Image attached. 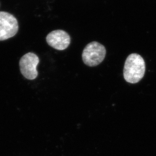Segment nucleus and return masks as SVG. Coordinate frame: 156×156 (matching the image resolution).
I'll list each match as a JSON object with an SVG mask.
<instances>
[{
    "label": "nucleus",
    "mask_w": 156,
    "mask_h": 156,
    "mask_svg": "<svg viewBox=\"0 0 156 156\" xmlns=\"http://www.w3.org/2000/svg\"><path fill=\"white\" fill-rule=\"evenodd\" d=\"M146 63L140 54L132 53L126 58L123 69V76L126 82L135 84L144 76Z\"/></svg>",
    "instance_id": "f257e3e1"
},
{
    "label": "nucleus",
    "mask_w": 156,
    "mask_h": 156,
    "mask_svg": "<svg viewBox=\"0 0 156 156\" xmlns=\"http://www.w3.org/2000/svg\"><path fill=\"white\" fill-rule=\"evenodd\" d=\"M39 63V57L36 54L34 53H27L23 56L20 60V72L27 79H35L38 76L37 67Z\"/></svg>",
    "instance_id": "20e7f679"
},
{
    "label": "nucleus",
    "mask_w": 156,
    "mask_h": 156,
    "mask_svg": "<svg viewBox=\"0 0 156 156\" xmlns=\"http://www.w3.org/2000/svg\"><path fill=\"white\" fill-rule=\"evenodd\" d=\"M46 41L51 47L58 50H63L70 44L71 38L66 32L58 30L50 33L47 36Z\"/></svg>",
    "instance_id": "39448f33"
},
{
    "label": "nucleus",
    "mask_w": 156,
    "mask_h": 156,
    "mask_svg": "<svg viewBox=\"0 0 156 156\" xmlns=\"http://www.w3.org/2000/svg\"><path fill=\"white\" fill-rule=\"evenodd\" d=\"M18 30V21L15 17L8 12H0V41L12 38Z\"/></svg>",
    "instance_id": "7ed1b4c3"
},
{
    "label": "nucleus",
    "mask_w": 156,
    "mask_h": 156,
    "mask_svg": "<svg viewBox=\"0 0 156 156\" xmlns=\"http://www.w3.org/2000/svg\"><path fill=\"white\" fill-rule=\"evenodd\" d=\"M106 49L104 45L98 42H92L86 45L82 53V59L85 65L95 66L104 60Z\"/></svg>",
    "instance_id": "f03ea898"
}]
</instances>
